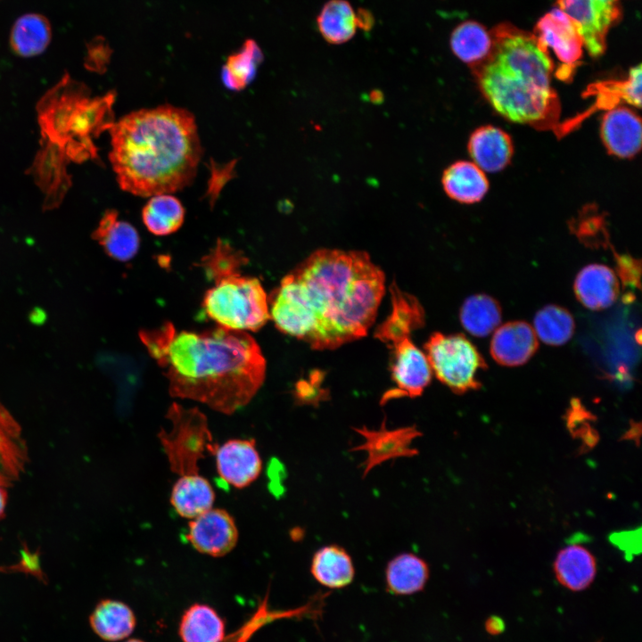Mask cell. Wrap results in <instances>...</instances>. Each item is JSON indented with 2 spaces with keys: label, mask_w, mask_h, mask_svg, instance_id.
Returning <instances> with one entry per match:
<instances>
[{
  "label": "cell",
  "mask_w": 642,
  "mask_h": 642,
  "mask_svg": "<svg viewBox=\"0 0 642 642\" xmlns=\"http://www.w3.org/2000/svg\"><path fill=\"white\" fill-rule=\"evenodd\" d=\"M317 28L324 39L333 45L350 40L359 23L357 13L346 0H329L317 19Z\"/></svg>",
  "instance_id": "f1b7e54d"
},
{
  "label": "cell",
  "mask_w": 642,
  "mask_h": 642,
  "mask_svg": "<svg viewBox=\"0 0 642 642\" xmlns=\"http://www.w3.org/2000/svg\"><path fill=\"white\" fill-rule=\"evenodd\" d=\"M384 292V273L366 251L319 249L268 297L270 319L314 350H334L366 335Z\"/></svg>",
  "instance_id": "6da1fadb"
},
{
  "label": "cell",
  "mask_w": 642,
  "mask_h": 642,
  "mask_svg": "<svg viewBox=\"0 0 642 642\" xmlns=\"http://www.w3.org/2000/svg\"><path fill=\"white\" fill-rule=\"evenodd\" d=\"M429 579L426 562L412 553L393 557L385 569L387 589L399 596L412 595L423 590Z\"/></svg>",
  "instance_id": "4316f807"
},
{
  "label": "cell",
  "mask_w": 642,
  "mask_h": 642,
  "mask_svg": "<svg viewBox=\"0 0 642 642\" xmlns=\"http://www.w3.org/2000/svg\"><path fill=\"white\" fill-rule=\"evenodd\" d=\"M142 218L144 226L154 235H169L177 231L184 223L185 209L180 201L169 193L151 196L144 206Z\"/></svg>",
  "instance_id": "1f68e13d"
},
{
  "label": "cell",
  "mask_w": 642,
  "mask_h": 642,
  "mask_svg": "<svg viewBox=\"0 0 642 642\" xmlns=\"http://www.w3.org/2000/svg\"><path fill=\"white\" fill-rule=\"evenodd\" d=\"M215 492L210 482L198 474L179 476L170 495V503L182 517L193 519L210 509Z\"/></svg>",
  "instance_id": "484cf974"
},
{
  "label": "cell",
  "mask_w": 642,
  "mask_h": 642,
  "mask_svg": "<svg viewBox=\"0 0 642 642\" xmlns=\"http://www.w3.org/2000/svg\"><path fill=\"white\" fill-rule=\"evenodd\" d=\"M441 181L448 196L461 203L478 202L489 190L485 173L473 161L452 163L444 170Z\"/></svg>",
  "instance_id": "603a6c76"
},
{
  "label": "cell",
  "mask_w": 642,
  "mask_h": 642,
  "mask_svg": "<svg viewBox=\"0 0 642 642\" xmlns=\"http://www.w3.org/2000/svg\"><path fill=\"white\" fill-rule=\"evenodd\" d=\"M126 642H144V641H143V640H141V639H138V638H131V639H128V640L126 641Z\"/></svg>",
  "instance_id": "60d3db41"
},
{
  "label": "cell",
  "mask_w": 642,
  "mask_h": 642,
  "mask_svg": "<svg viewBox=\"0 0 642 642\" xmlns=\"http://www.w3.org/2000/svg\"><path fill=\"white\" fill-rule=\"evenodd\" d=\"M485 630L493 636L501 634L506 629L504 620L498 615H491L485 621Z\"/></svg>",
  "instance_id": "f35d334b"
},
{
  "label": "cell",
  "mask_w": 642,
  "mask_h": 642,
  "mask_svg": "<svg viewBox=\"0 0 642 642\" xmlns=\"http://www.w3.org/2000/svg\"><path fill=\"white\" fill-rule=\"evenodd\" d=\"M118 217L116 210H107L94 231L93 238L103 246L109 257L126 262L137 254L140 237L130 223Z\"/></svg>",
  "instance_id": "44dd1931"
},
{
  "label": "cell",
  "mask_w": 642,
  "mask_h": 642,
  "mask_svg": "<svg viewBox=\"0 0 642 642\" xmlns=\"http://www.w3.org/2000/svg\"><path fill=\"white\" fill-rule=\"evenodd\" d=\"M535 333L545 343L562 345L574 332V320L565 309L549 305L537 312L534 317Z\"/></svg>",
  "instance_id": "e575fe53"
},
{
  "label": "cell",
  "mask_w": 642,
  "mask_h": 642,
  "mask_svg": "<svg viewBox=\"0 0 642 642\" xmlns=\"http://www.w3.org/2000/svg\"><path fill=\"white\" fill-rule=\"evenodd\" d=\"M110 160L120 187L142 197L170 193L195 177L202 146L188 111L164 105L124 116L110 128Z\"/></svg>",
  "instance_id": "3957f363"
},
{
  "label": "cell",
  "mask_w": 642,
  "mask_h": 642,
  "mask_svg": "<svg viewBox=\"0 0 642 642\" xmlns=\"http://www.w3.org/2000/svg\"><path fill=\"white\" fill-rule=\"evenodd\" d=\"M641 120L630 108L615 106L602 117L601 140L611 154L621 159L637 155L641 148Z\"/></svg>",
  "instance_id": "9a60e30c"
},
{
  "label": "cell",
  "mask_w": 642,
  "mask_h": 642,
  "mask_svg": "<svg viewBox=\"0 0 642 642\" xmlns=\"http://www.w3.org/2000/svg\"><path fill=\"white\" fill-rule=\"evenodd\" d=\"M50 38L48 21L40 14L28 13L14 23L10 42L17 54L30 57L41 54L47 47Z\"/></svg>",
  "instance_id": "d6a6232c"
},
{
  "label": "cell",
  "mask_w": 642,
  "mask_h": 642,
  "mask_svg": "<svg viewBox=\"0 0 642 642\" xmlns=\"http://www.w3.org/2000/svg\"><path fill=\"white\" fill-rule=\"evenodd\" d=\"M537 349V335L532 327L523 321L509 322L498 327L490 344L493 358L507 366L526 363Z\"/></svg>",
  "instance_id": "ac0fdd59"
},
{
  "label": "cell",
  "mask_w": 642,
  "mask_h": 642,
  "mask_svg": "<svg viewBox=\"0 0 642 642\" xmlns=\"http://www.w3.org/2000/svg\"><path fill=\"white\" fill-rule=\"evenodd\" d=\"M492 45L480 64V87L491 106L517 123H538L556 116L551 87L554 62L534 34L503 22L490 32Z\"/></svg>",
  "instance_id": "277c9868"
},
{
  "label": "cell",
  "mask_w": 642,
  "mask_h": 642,
  "mask_svg": "<svg viewBox=\"0 0 642 642\" xmlns=\"http://www.w3.org/2000/svg\"><path fill=\"white\" fill-rule=\"evenodd\" d=\"M557 581L572 591L588 588L597 574V562L586 547L572 544L561 549L554 563Z\"/></svg>",
  "instance_id": "7402d4cb"
},
{
  "label": "cell",
  "mask_w": 642,
  "mask_h": 642,
  "mask_svg": "<svg viewBox=\"0 0 642 642\" xmlns=\"http://www.w3.org/2000/svg\"><path fill=\"white\" fill-rule=\"evenodd\" d=\"M263 53L253 39H246L240 49L230 54L221 70L223 84L230 90L241 91L255 78Z\"/></svg>",
  "instance_id": "f546056e"
},
{
  "label": "cell",
  "mask_w": 642,
  "mask_h": 642,
  "mask_svg": "<svg viewBox=\"0 0 642 642\" xmlns=\"http://www.w3.org/2000/svg\"><path fill=\"white\" fill-rule=\"evenodd\" d=\"M354 430L363 438V441L350 451H365L366 454L363 463V477L384 462L418 454V450L412 447V442L422 433L415 425L388 429L386 420H383L379 429L370 430L362 426Z\"/></svg>",
  "instance_id": "7c38bea8"
},
{
  "label": "cell",
  "mask_w": 642,
  "mask_h": 642,
  "mask_svg": "<svg viewBox=\"0 0 642 642\" xmlns=\"http://www.w3.org/2000/svg\"><path fill=\"white\" fill-rule=\"evenodd\" d=\"M534 36L542 50H551L560 62L557 76L571 77L583 54V40L573 21L559 8L541 17L535 26Z\"/></svg>",
  "instance_id": "8fae6325"
},
{
  "label": "cell",
  "mask_w": 642,
  "mask_h": 642,
  "mask_svg": "<svg viewBox=\"0 0 642 642\" xmlns=\"http://www.w3.org/2000/svg\"><path fill=\"white\" fill-rule=\"evenodd\" d=\"M8 502V488L0 484V520L4 518Z\"/></svg>",
  "instance_id": "ab89813d"
},
{
  "label": "cell",
  "mask_w": 642,
  "mask_h": 642,
  "mask_svg": "<svg viewBox=\"0 0 642 642\" xmlns=\"http://www.w3.org/2000/svg\"><path fill=\"white\" fill-rule=\"evenodd\" d=\"M89 622L96 635L105 641H119L135 630L136 619L132 609L125 603L103 599L93 610Z\"/></svg>",
  "instance_id": "d4e9b609"
},
{
  "label": "cell",
  "mask_w": 642,
  "mask_h": 642,
  "mask_svg": "<svg viewBox=\"0 0 642 642\" xmlns=\"http://www.w3.org/2000/svg\"><path fill=\"white\" fill-rule=\"evenodd\" d=\"M248 262L243 251L218 239L200 266L213 286L202 300L206 316L218 326L243 332H257L270 320L268 295L257 277L242 274Z\"/></svg>",
  "instance_id": "5b68a950"
},
{
  "label": "cell",
  "mask_w": 642,
  "mask_h": 642,
  "mask_svg": "<svg viewBox=\"0 0 642 642\" xmlns=\"http://www.w3.org/2000/svg\"><path fill=\"white\" fill-rule=\"evenodd\" d=\"M29 461L22 429L0 400V484L12 487L21 477Z\"/></svg>",
  "instance_id": "2e32d148"
},
{
  "label": "cell",
  "mask_w": 642,
  "mask_h": 642,
  "mask_svg": "<svg viewBox=\"0 0 642 642\" xmlns=\"http://www.w3.org/2000/svg\"><path fill=\"white\" fill-rule=\"evenodd\" d=\"M619 276L623 284L639 287L640 263L630 256L616 257Z\"/></svg>",
  "instance_id": "8d00e7d4"
},
{
  "label": "cell",
  "mask_w": 642,
  "mask_h": 642,
  "mask_svg": "<svg viewBox=\"0 0 642 642\" xmlns=\"http://www.w3.org/2000/svg\"><path fill=\"white\" fill-rule=\"evenodd\" d=\"M113 94L89 99L78 85L64 79L42 103L43 131L53 143L67 144L68 155L74 160L94 157L93 136L113 124Z\"/></svg>",
  "instance_id": "8992f818"
},
{
  "label": "cell",
  "mask_w": 642,
  "mask_h": 642,
  "mask_svg": "<svg viewBox=\"0 0 642 642\" xmlns=\"http://www.w3.org/2000/svg\"><path fill=\"white\" fill-rule=\"evenodd\" d=\"M424 351L432 372L455 393L477 390L479 369L486 363L474 345L463 334L433 333L424 344Z\"/></svg>",
  "instance_id": "ba28073f"
},
{
  "label": "cell",
  "mask_w": 642,
  "mask_h": 642,
  "mask_svg": "<svg viewBox=\"0 0 642 642\" xmlns=\"http://www.w3.org/2000/svg\"><path fill=\"white\" fill-rule=\"evenodd\" d=\"M464 328L474 336L490 334L501 321L499 304L485 294L472 295L465 300L460 310Z\"/></svg>",
  "instance_id": "836d02e7"
},
{
  "label": "cell",
  "mask_w": 642,
  "mask_h": 642,
  "mask_svg": "<svg viewBox=\"0 0 642 642\" xmlns=\"http://www.w3.org/2000/svg\"><path fill=\"white\" fill-rule=\"evenodd\" d=\"M19 560L14 564L0 565V572H21L35 577L40 582L47 583V577L41 567L40 549L31 550L25 541L21 543Z\"/></svg>",
  "instance_id": "d590c367"
},
{
  "label": "cell",
  "mask_w": 642,
  "mask_h": 642,
  "mask_svg": "<svg viewBox=\"0 0 642 642\" xmlns=\"http://www.w3.org/2000/svg\"><path fill=\"white\" fill-rule=\"evenodd\" d=\"M233 168L234 164H228L218 168L216 165L212 166V174L208 189V194L210 196L211 201H214L217 198L225 183L228 181L231 177Z\"/></svg>",
  "instance_id": "74e56055"
},
{
  "label": "cell",
  "mask_w": 642,
  "mask_h": 642,
  "mask_svg": "<svg viewBox=\"0 0 642 642\" xmlns=\"http://www.w3.org/2000/svg\"><path fill=\"white\" fill-rule=\"evenodd\" d=\"M213 456L220 479L237 489L251 484L262 471V460L253 439L226 440L218 446Z\"/></svg>",
  "instance_id": "5bb4252c"
},
{
  "label": "cell",
  "mask_w": 642,
  "mask_h": 642,
  "mask_svg": "<svg viewBox=\"0 0 642 642\" xmlns=\"http://www.w3.org/2000/svg\"><path fill=\"white\" fill-rule=\"evenodd\" d=\"M139 337L161 368L172 397L188 399L232 415L262 386L266 359L247 332L220 326L177 331L170 322L144 329Z\"/></svg>",
  "instance_id": "7a4b0ae2"
},
{
  "label": "cell",
  "mask_w": 642,
  "mask_h": 642,
  "mask_svg": "<svg viewBox=\"0 0 642 642\" xmlns=\"http://www.w3.org/2000/svg\"><path fill=\"white\" fill-rule=\"evenodd\" d=\"M178 633L183 642H221L225 622L211 606L193 604L184 612Z\"/></svg>",
  "instance_id": "83f0119b"
},
{
  "label": "cell",
  "mask_w": 642,
  "mask_h": 642,
  "mask_svg": "<svg viewBox=\"0 0 642 642\" xmlns=\"http://www.w3.org/2000/svg\"><path fill=\"white\" fill-rule=\"evenodd\" d=\"M390 292L391 312L374 332V337L384 344L394 338L411 335L425 321L424 309L414 295L403 292L396 283L391 284Z\"/></svg>",
  "instance_id": "d6986e66"
},
{
  "label": "cell",
  "mask_w": 642,
  "mask_h": 642,
  "mask_svg": "<svg viewBox=\"0 0 642 642\" xmlns=\"http://www.w3.org/2000/svg\"><path fill=\"white\" fill-rule=\"evenodd\" d=\"M185 537L198 552L220 557L236 546L238 530L227 511L211 507L189 522Z\"/></svg>",
  "instance_id": "4fadbf2b"
},
{
  "label": "cell",
  "mask_w": 642,
  "mask_h": 642,
  "mask_svg": "<svg viewBox=\"0 0 642 642\" xmlns=\"http://www.w3.org/2000/svg\"><path fill=\"white\" fill-rule=\"evenodd\" d=\"M621 0H556L557 8L575 23L591 57L606 49L609 30L621 20Z\"/></svg>",
  "instance_id": "9c48e42d"
},
{
  "label": "cell",
  "mask_w": 642,
  "mask_h": 642,
  "mask_svg": "<svg viewBox=\"0 0 642 642\" xmlns=\"http://www.w3.org/2000/svg\"><path fill=\"white\" fill-rule=\"evenodd\" d=\"M310 572L321 585L329 588H342L350 585L355 568L349 553L338 545H327L313 555Z\"/></svg>",
  "instance_id": "cb8c5ba5"
},
{
  "label": "cell",
  "mask_w": 642,
  "mask_h": 642,
  "mask_svg": "<svg viewBox=\"0 0 642 642\" xmlns=\"http://www.w3.org/2000/svg\"><path fill=\"white\" fill-rule=\"evenodd\" d=\"M166 417L171 429L161 430L158 438L171 471L179 476L198 474V462L207 454L213 456L219 445L213 440L206 416L197 407L185 408L174 402Z\"/></svg>",
  "instance_id": "52a82bcc"
},
{
  "label": "cell",
  "mask_w": 642,
  "mask_h": 642,
  "mask_svg": "<svg viewBox=\"0 0 642 642\" xmlns=\"http://www.w3.org/2000/svg\"><path fill=\"white\" fill-rule=\"evenodd\" d=\"M467 149L473 162L483 172L490 173L504 169L514 154L509 135L491 125L475 129L470 136Z\"/></svg>",
  "instance_id": "e0dca14e"
},
{
  "label": "cell",
  "mask_w": 642,
  "mask_h": 642,
  "mask_svg": "<svg viewBox=\"0 0 642 642\" xmlns=\"http://www.w3.org/2000/svg\"><path fill=\"white\" fill-rule=\"evenodd\" d=\"M450 48L463 62L476 66L489 55L492 40L490 32L473 21L460 23L450 36Z\"/></svg>",
  "instance_id": "4dcf8cb0"
},
{
  "label": "cell",
  "mask_w": 642,
  "mask_h": 642,
  "mask_svg": "<svg viewBox=\"0 0 642 642\" xmlns=\"http://www.w3.org/2000/svg\"><path fill=\"white\" fill-rule=\"evenodd\" d=\"M619 290V282L614 272L601 264L585 267L574 282L577 299L592 310L612 306L618 298Z\"/></svg>",
  "instance_id": "ffe728a7"
},
{
  "label": "cell",
  "mask_w": 642,
  "mask_h": 642,
  "mask_svg": "<svg viewBox=\"0 0 642 642\" xmlns=\"http://www.w3.org/2000/svg\"><path fill=\"white\" fill-rule=\"evenodd\" d=\"M410 336H399L386 343L392 350L391 372L395 387L383 395L381 404L402 397H419L432 380V372L425 354Z\"/></svg>",
  "instance_id": "30bf717a"
}]
</instances>
